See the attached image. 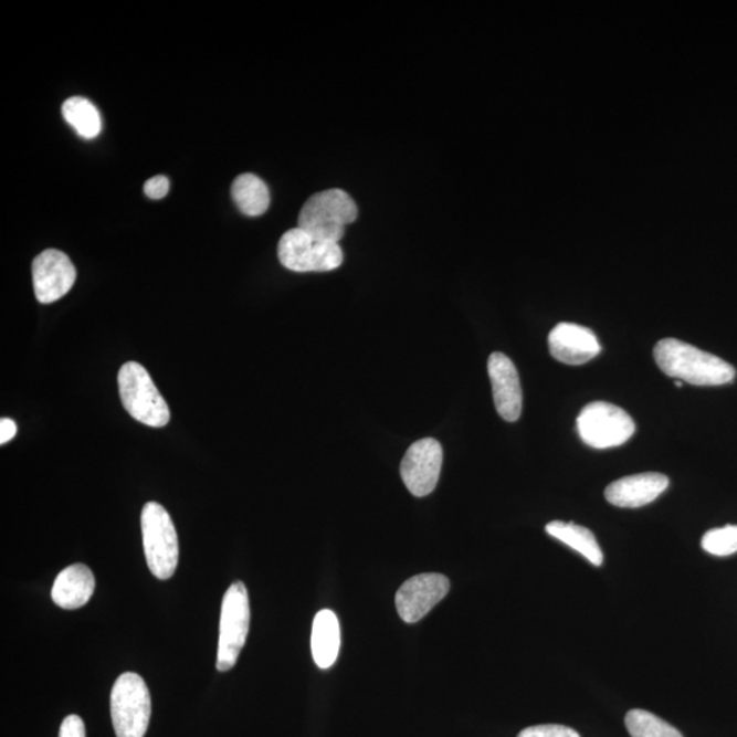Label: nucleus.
<instances>
[{
    "instance_id": "obj_1",
    "label": "nucleus",
    "mask_w": 737,
    "mask_h": 737,
    "mask_svg": "<svg viewBox=\"0 0 737 737\" xmlns=\"http://www.w3.org/2000/svg\"><path fill=\"white\" fill-rule=\"evenodd\" d=\"M654 359L666 376L693 386L728 385L736 376L733 365L724 359L677 339L660 340Z\"/></svg>"
},
{
    "instance_id": "obj_2",
    "label": "nucleus",
    "mask_w": 737,
    "mask_h": 737,
    "mask_svg": "<svg viewBox=\"0 0 737 737\" xmlns=\"http://www.w3.org/2000/svg\"><path fill=\"white\" fill-rule=\"evenodd\" d=\"M358 208L346 191L329 189L313 194L302 207L298 228L317 240L339 243L347 224L356 222Z\"/></svg>"
},
{
    "instance_id": "obj_3",
    "label": "nucleus",
    "mask_w": 737,
    "mask_h": 737,
    "mask_svg": "<svg viewBox=\"0 0 737 737\" xmlns=\"http://www.w3.org/2000/svg\"><path fill=\"white\" fill-rule=\"evenodd\" d=\"M141 531L145 559L150 572L161 580L176 573L179 560V543L170 514L159 503L145 504L141 513Z\"/></svg>"
},
{
    "instance_id": "obj_4",
    "label": "nucleus",
    "mask_w": 737,
    "mask_h": 737,
    "mask_svg": "<svg viewBox=\"0 0 737 737\" xmlns=\"http://www.w3.org/2000/svg\"><path fill=\"white\" fill-rule=\"evenodd\" d=\"M118 388L122 404L136 421L152 428L170 422V409L141 365L125 364L118 373Z\"/></svg>"
},
{
    "instance_id": "obj_5",
    "label": "nucleus",
    "mask_w": 737,
    "mask_h": 737,
    "mask_svg": "<svg viewBox=\"0 0 737 737\" xmlns=\"http://www.w3.org/2000/svg\"><path fill=\"white\" fill-rule=\"evenodd\" d=\"M150 694L137 673L118 677L112 692V718L116 737H144L150 719Z\"/></svg>"
},
{
    "instance_id": "obj_6",
    "label": "nucleus",
    "mask_w": 737,
    "mask_h": 737,
    "mask_svg": "<svg viewBox=\"0 0 737 737\" xmlns=\"http://www.w3.org/2000/svg\"><path fill=\"white\" fill-rule=\"evenodd\" d=\"M249 624H251V606L246 586L243 582L232 583L223 597L222 614H220L218 671L228 672L234 668L245 646Z\"/></svg>"
},
{
    "instance_id": "obj_7",
    "label": "nucleus",
    "mask_w": 737,
    "mask_h": 737,
    "mask_svg": "<svg viewBox=\"0 0 737 737\" xmlns=\"http://www.w3.org/2000/svg\"><path fill=\"white\" fill-rule=\"evenodd\" d=\"M277 255L284 269L299 274L329 272L344 263L339 243L317 240L299 228L284 232L278 241Z\"/></svg>"
},
{
    "instance_id": "obj_8",
    "label": "nucleus",
    "mask_w": 737,
    "mask_h": 737,
    "mask_svg": "<svg viewBox=\"0 0 737 737\" xmlns=\"http://www.w3.org/2000/svg\"><path fill=\"white\" fill-rule=\"evenodd\" d=\"M577 428L585 444L607 450L622 445L634 436L635 422L618 406L593 402L580 411Z\"/></svg>"
},
{
    "instance_id": "obj_9",
    "label": "nucleus",
    "mask_w": 737,
    "mask_h": 737,
    "mask_svg": "<svg viewBox=\"0 0 737 737\" xmlns=\"http://www.w3.org/2000/svg\"><path fill=\"white\" fill-rule=\"evenodd\" d=\"M441 466L443 446L436 439H422L409 446L400 464V475L411 495L425 497L436 489Z\"/></svg>"
},
{
    "instance_id": "obj_10",
    "label": "nucleus",
    "mask_w": 737,
    "mask_h": 737,
    "mask_svg": "<svg viewBox=\"0 0 737 737\" xmlns=\"http://www.w3.org/2000/svg\"><path fill=\"white\" fill-rule=\"evenodd\" d=\"M449 578L441 573H421L400 586L394 603L404 623L420 622L450 591Z\"/></svg>"
},
{
    "instance_id": "obj_11",
    "label": "nucleus",
    "mask_w": 737,
    "mask_h": 737,
    "mask_svg": "<svg viewBox=\"0 0 737 737\" xmlns=\"http://www.w3.org/2000/svg\"><path fill=\"white\" fill-rule=\"evenodd\" d=\"M32 277L38 301L52 304L73 288L77 272L65 253L49 249L33 260Z\"/></svg>"
},
{
    "instance_id": "obj_12",
    "label": "nucleus",
    "mask_w": 737,
    "mask_h": 737,
    "mask_svg": "<svg viewBox=\"0 0 737 737\" xmlns=\"http://www.w3.org/2000/svg\"><path fill=\"white\" fill-rule=\"evenodd\" d=\"M487 373L491 377L493 400L498 415L508 422L518 421L524 394L514 362L506 354L493 352L487 361Z\"/></svg>"
},
{
    "instance_id": "obj_13",
    "label": "nucleus",
    "mask_w": 737,
    "mask_h": 737,
    "mask_svg": "<svg viewBox=\"0 0 737 737\" xmlns=\"http://www.w3.org/2000/svg\"><path fill=\"white\" fill-rule=\"evenodd\" d=\"M549 351L557 361L583 365L599 356L601 346L593 330L572 323H560L550 330Z\"/></svg>"
},
{
    "instance_id": "obj_14",
    "label": "nucleus",
    "mask_w": 737,
    "mask_h": 737,
    "mask_svg": "<svg viewBox=\"0 0 737 737\" xmlns=\"http://www.w3.org/2000/svg\"><path fill=\"white\" fill-rule=\"evenodd\" d=\"M670 480L660 473H643L614 481L606 489V498L620 508H640L653 503L666 491Z\"/></svg>"
},
{
    "instance_id": "obj_15",
    "label": "nucleus",
    "mask_w": 737,
    "mask_h": 737,
    "mask_svg": "<svg viewBox=\"0 0 737 737\" xmlns=\"http://www.w3.org/2000/svg\"><path fill=\"white\" fill-rule=\"evenodd\" d=\"M95 577L85 565L69 566L56 577L52 586V601L62 609L73 611L88 603L95 593Z\"/></svg>"
},
{
    "instance_id": "obj_16",
    "label": "nucleus",
    "mask_w": 737,
    "mask_h": 737,
    "mask_svg": "<svg viewBox=\"0 0 737 737\" xmlns=\"http://www.w3.org/2000/svg\"><path fill=\"white\" fill-rule=\"evenodd\" d=\"M340 625L335 612L323 609L312 627V653L318 668L328 670L338 660Z\"/></svg>"
},
{
    "instance_id": "obj_17",
    "label": "nucleus",
    "mask_w": 737,
    "mask_h": 737,
    "mask_svg": "<svg viewBox=\"0 0 737 737\" xmlns=\"http://www.w3.org/2000/svg\"><path fill=\"white\" fill-rule=\"evenodd\" d=\"M231 196L235 206L246 217H261L269 211L271 196L269 186L254 173H242L231 186Z\"/></svg>"
},
{
    "instance_id": "obj_18",
    "label": "nucleus",
    "mask_w": 737,
    "mask_h": 737,
    "mask_svg": "<svg viewBox=\"0 0 737 737\" xmlns=\"http://www.w3.org/2000/svg\"><path fill=\"white\" fill-rule=\"evenodd\" d=\"M550 537L559 539L567 547L577 550L588 559L591 565L600 567L603 561L602 550L594 534L583 526L576 524H566V522L554 520L545 527Z\"/></svg>"
},
{
    "instance_id": "obj_19",
    "label": "nucleus",
    "mask_w": 737,
    "mask_h": 737,
    "mask_svg": "<svg viewBox=\"0 0 737 737\" xmlns=\"http://www.w3.org/2000/svg\"><path fill=\"white\" fill-rule=\"evenodd\" d=\"M63 118L84 138H95L102 131V116L88 98L74 96L62 106Z\"/></svg>"
},
{
    "instance_id": "obj_20",
    "label": "nucleus",
    "mask_w": 737,
    "mask_h": 737,
    "mask_svg": "<svg viewBox=\"0 0 737 737\" xmlns=\"http://www.w3.org/2000/svg\"><path fill=\"white\" fill-rule=\"evenodd\" d=\"M625 727L631 737H683L671 724L642 709L627 713Z\"/></svg>"
},
{
    "instance_id": "obj_21",
    "label": "nucleus",
    "mask_w": 737,
    "mask_h": 737,
    "mask_svg": "<svg viewBox=\"0 0 737 737\" xmlns=\"http://www.w3.org/2000/svg\"><path fill=\"white\" fill-rule=\"evenodd\" d=\"M702 548L713 556H730L737 552V526L713 529L702 538Z\"/></svg>"
},
{
    "instance_id": "obj_22",
    "label": "nucleus",
    "mask_w": 737,
    "mask_h": 737,
    "mask_svg": "<svg viewBox=\"0 0 737 737\" xmlns=\"http://www.w3.org/2000/svg\"><path fill=\"white\" fill-rule=\"evenodd\" d=\"M518 737H580L577 730L565 727V725L547 724L529 727L518 735Z\"/></svg>"
},
{
    "instance_id": "obj_23",
    "label": "nucleus",
    "mask_w": 737,
    "mask_h": 737,
    "mask_svg": "<svg viewBox=\"0 0 737 737\" xmlns=\"http://www.w3.org/2000/svg\"><path fill=\"white\" fill-rule=\"evenodd\" d=\"M168 190H170V181H168V178L165 176L150 178L144 185L145 194L152 200L165 199L168 194Z\"/></svg>"
},
{
    "instance_id": "obj_24",
    "label": "nucleus",
    "mask_w": 737,
    "mask_h": 737,
    "mask_svg": "<svg viewBox=\"0 0 737 737\" xmlns=\"http://www.w3.org/2000/svg\"><path fill=\"white\" fill-rule=\"evenodd\" d=\"M60 737H85V724L83 718L72 715L63 719Z\"/></svg>"
},
{
    "instance_id": "obj_25",
    "label": "nucleus",
    "mask_w": 737,
    "mask_h": 737,
    "mask_svg": "<svg viewBox=\"0 0 737 737\" xmlns=\"http://www.w3.org/2000/svg\"><path fill=\"white\" fill-rule=\"evenodd\" d=\"M17 434V425L13 420L10 418H2L0 421V444L9 443L10 440H13Z\"/></svg>"
},
{
    "instance_id": "obj_26",
    "label": "nucleus",
    "mask_w": 737,
    "mask_h": 737,
    "mask_svg": "<svg viewBox=\"0 0 737 737\" xmlns=\"http://www.w3.org/2000/svg\"><path fill=\"white\" fill-rule=\"evenodd\" d=\"M683 385H684L683 381H681V380H675V386H677L678 388H682Z\"/></svg>"
}]
</instances>
